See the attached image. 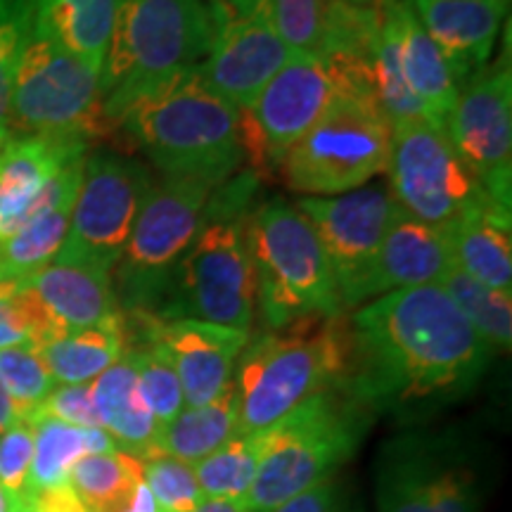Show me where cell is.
<instances>
[{
	"label": "cell",
	"mask_w": 512,
	"mask_h": 512,
	"mask_svg": "<svg viewBox=\"0 0 512 512\" xmlns=\"http://www.w3.org/2000/svg\"><path fill=\"white\" fill-rule=\"evenodd\" d=\"M349 342L342 389L368 413L406 420L463 399L494 356L441 285L403 287L363 304Z\"/></svg>",
	"instance_id": "obj_1"
},
{
	"label": "cell",
	"mask_w": 512,
	"mask_h": 512,
	"mask_svg": "<svg viewBox=\"0 0 512 512\" xmlns=\"http://www.w3.org/2000/svg\"><path fill=\"white\" fill-rule=\"evenodd\" d=\"M114 126L124 128L164 178L219 185L245 162L242 112L211 93L195 69L128 105Z\"/></svg>",
	"instance_id": "obj_2"
},
{
	"label": "cell",
	"mask_w": 512,
	"mask_h": 512,
	"mask_svg": "<svg viewBox=\"0 0 512 512\" xmlns=\"http://www.w3.org/2000/svg\"><path fill=\"white\" fill-rule=\"evenodd\" d=\"M214 10L202 0H114V22L100 72L102 112L110 124L128 105L207 57Z\"/></svg>",
	"instance_id": "obj_3"
},
{
	"label": "cell",
	"mask_w": 512,
	"mask_h": 512,
	"mask_svg": "<svg viewBox=\"0 0 512 512\" xmlns=\"http://www.w3.org/2000/svg\"><path fill=\"white\" fill-rule=\"evenodd\" d=\"M349 356L342 316L306 320L247 342L233 375L238 434L264 432L313 394L344 387Z\"/></svg>",
	"instance_id": "obj_4"
},
{
	"label": "cell",
	"mask_w": 512,
	"mask_h": 512,
	"mask_svg": "<svg viewBox=\"0 0 512 512\" xmlns=\"http://www.w3.org/2000/svg\"><path fill=\"white\" fill-rule=\"evenodd\" d=\"M256 280V306L271 330L342 316L335 273L309 219L280 197L259 204L245 221Z\"/></svg>",
	"instance_id": "obj_5"
},
{
	"label": "cell",
	"mask_w": 512,
	"mask_h": 512,
	"mask_svg": "<svg viewBox=\"0 0 512 512\" xmlns=\"http://www.w3.org/2000/svg\"><path fill=\"white\" fill-rule=\"evenodd\" d=\"M368 411L347 389L332 387L299 403L261 432V458L245 508L271 512L311 489L354 456L368 425Z\"/></svg>",
	"instance_id": "obj_6"
},
{
	"label": "cell",
	"mask_w": 512,
	"mask_h": 512,
	"mask_svg": "<svg viewBox=\"0 0 512 512\" xmlns=\"http://www.w3.org/2000/svg\"><path fill=\"white\" fill-rule=\"evenodd\" d=\"M214 188L195 178H162L152 183L114 266L112 285L124 316L159 320L171 278L200 233L204 207Z\"/></svg>",
	"instance_id": "obj_7"
},
{
	"label": "cell",
	"mask_w": 512,
	"mask_h": 512,
	"mask_svg": "<svg viewBox=\"0 0 512 512\" xmlns=\"http://www.w3.org/2000/svg\"><path fill=\"white\" fill-rule=\"evenodd\" d=\"M392 126L370 102L337 95L328 112L287 152L280 171L304 195H344L387 171Z\"/></svg>",
	"instance_id": "obj_8"
},
{
	"label": "cell",
	"mask_w": 512,
	"mask_h": 512,
	"mask_svg": "<svg viewBox=\"0 0 512 512\" xmlns=\"http://www.w3.org/2000/svg\"><path fill=\"white\" fill-rule=\"evenodd\" d=\"M247 216L204 214L200 233L176 266L159 320L195 318L249 332L256 280L245 240Z\"/></svg>",
	"instance_id": "obj_9"
},
{
	"label": "cell",
	"mask_w": 512,
	"mask_h": 512,
	"mask_svg": "<svg viewBox=\"0 0 512 512\" xmlns=\"http://www.w3.org/2000/svg\"><path fill=\"white\" fill-rule=\"evenodd\" d=\"M110 126L102 112L98 69L31 31L12 83L8 131L93 140L105 136Z\"/></svg>",
	"instance_id": "obj_10"
},
{
	"label": "cell",
	"mask_w": 512,
	"mask_h": 512,
	"mask_svg": "<svg viewBox=\"0 0 512 512\" xmlns=\"http://www.w3.org/2000/svg\"><path fill=\"white\" fill-rule=\"evenodd\" d=\"M482 479L446 434H401L377 458V512H482Z\"/></svg>",
	"instance_id": "obj_11"
},
{
	"label": "cell",
	"mask_w": 512,
	"mask_h": 512,
	"mask_svg": "<svg viewBox=\"0 0 512 512\" xmlns=\"http://www.w3.org/2000/svg\"><path fill=\"white\" fill-rule=\"evenodd\" d=\"M152 183L150 169L133 159L114 152L86 157L67 238L55 256L57 264L112 273Z\"/></svg>",
	"instance_id": "obj_12"
},
{
	"label": "cell",
	"mask_w": 512,
	"mask_h": 512,
	"mask_svg": "<svg viewBox=\"0 0 512 512\" xmlns=\"http://www.w3.org/2000/svg\"><path fill=\"white\" fill-rule=\"evenodd\" d=\"M387 174L394 202L430 226L444 228L465 211L494 202L460 162L446 128L430 119L392 128Z\"/></svg>",
	"instance_id": "obj_13"
},
{
	"label": "cell",
	"mask_w": 512,
	"mask_h": 512,
	"mask_svg": "<svg viewBox=\"0 0 512 512\" xmlns=\"http://www.w3.org/2000/svg\"><path fill=\"white\" fill-rule=\"evenodd\" d=\"M297 209L309 219L325 249L342 309L368 304L375 259L396 211L387 185H363L332 197H304Z\"/></svg>",
	"instance_id": "obj_14"
},
{
	"label": "cell",
	"mask_w": 512,
	"mask_h": 512,
	"mask_svg": "<svg viewBox=\"0 0 512 512\" xmlns=\"http://www.w3.org/2000/svg\"><path fill=\"white\" fill-rule=\"evenodd\" d=\"M458 91L446 119V136L486 195L510 209L512 74L508 60L482 67Z\"/></svg>",
	"instance_id": "obj_15"
},
{
	"label": "cell",
	"mask_w": 512,
	"mask_h": 512,
	"mask_svg": "<svg viewBox=\"0 0 512 512\" xmlns=\"http://www.w3.org/2000/svg\"><path fill=\"white\" fill-rule=\"evenodd\" d=\"M211 10L216 19L214 43L195 72L211 93L247 112L292 55L273 27L268 0H252L235 10L221 5Z\"/></svg>",
	"instance_id": "obj_16"
},
{
	"label": "cell",
	"mask_w": 512,
	"mask_h": 512,
	"mask_svg": "<svg viewBox=\"0 0 512 512\" xmlns=\"http://www.w3.org/2000/svg\"><path fill=\"white\" fill-rule=\"evenodd\" d=\"M337 95V81L323 57L292 55L247 110L252 124L242 119L245 150L256 145L259 166L280 169L287 152L328 112Z\"/></svg>",
	"instance_id": "obj_17"
},
{
	"label": "cell",
	"mask_w": 512,
	"mask_h": 512,
	"mask_svg": "<svg viewBox=\"0 0 512 512\" xmlns=\"http://www.w3.org/2000/svg\"><path fill=\"white\" fill-rule=\"evenodd\" d=\"M138 325L131 344L150 337L162 347L181 382L185 408L214 401L233 382L238 358L249 342L247 330L195 318H140Z\"/></svg>",
	"instance_id": "obj_18"
},
{
	"label": "cell",
	"mask_w": 512,
	"mask_h": 512,
	"mask_svg": "<svg viewBox=\"0 0 512 512\" xmlns=\"http://www.w3.org/2000/svg\"><path fill=\"white\" fill-rule=\"evenodd\" d=\"M91 140L60 133H10L0 150V242L46 202L62 169L86 159Z\"/></svg>",
	"instance_id": "obj_19"
},
{
	"label": "cell",
	"mask_w": 512,
	"mask_h": 512,
	"mask_svg": "<svg viewBox=\"0 0 512 512\" xmlns=\"http://www.w3.org/2000/svg\"><path fill=\"white\" fill-rule=\"evenodd\" d=\"M411 8L444 55L458 91L486 67L505 17V0H408Z\"/></svg>",
	"instance_id": "obj_20"
},
{
	"label": "cell",
	"mask_w": 512,
	"mask_h": 512,
	"mask_svg": "<svg viewBox=\"0 0 512 512\" xmlns=\"http://www.w3.org/2000/svg\"><path fill=\"white\" fill-rule=\"evenodd\" d=\"M453 266L456 261L446 230L413 219L396 204L392 223L384 233L380 254L375 259L370 302L403 287L439 285V280Z\"/></svg>",
	"instance_id": "obj_21"
},
{
	"label": "cell",
	"mask_w": 512,
	"mask_h": 512,
	"mask_svg": "<svg viewBox=\"0 0 512 512\" xmlns=\"http://www.w3.org/2000/svg\"><path fill=\"white\" fill-rule=\"evenodd\" d=\"M375 5L382 24L394 38L403 81L425 107L427 117L444 126L458 98V86L444 55L422 29L408 0H375Z\"/></svg>",
	"instance_id": "obj_22"
},
{
	"label": "cell",
	"mask_w": 512,
	"mask_h": 512,
	"mask_svg": "<svg viewBox=\"0 0 512 512\" xmlns=\"http://www.w3.org/2000/svg\"><path fill=\"white\" fill-rule=\"evenodd\" d=\"M86 159L69 164L50 185L46 202L10 238L0 242V280H24L53 264L67 238Z\"/></svg>",
	"instance_id": "obj_23"
},
{
	"label": "cell",
	"mask_w": 512,
	"mask_h": 512,
	"mask_svg": "<svg viewBox=\"0 0 512 512\" xmlns=\"http://www.w3.org/2000/svg\"><path fill=\"white\" fill-rule=\"evenodd\" d=\"M62 332L91 328L119 316L112 273L93 266L53 264L24 278Z\"/></svg>",
	"instance_id": "obj_24"
},
{
	"label": "cell",
	"mask_w": 512,
	"mask_h": 512,
	"mask_svg": "<svg viewBox=\"0 0 512 512\" xmlns=\"http://www.w3.org/2000/svg\"><path fill=\"white\" fill-rule=\"evenodd\" d=\"M453 261L460 271L491 290L510 292L512 242L510 209L484 202L444 226Z\"/></svg>",
	"instance_id": "obj_25"
},
{
	"label": "cell",
	"mask_w": 512,
	"mask_h": 512,
	"mask_svg": "<svg viewBox=\"0 0 512 512\" xmlns=\"http://www.w3.org/2000/svg\"><path fill=\"white\" fill-rule=\"evenodd\" d=\"M91 394L100 427L114 439L119 451L138 458L155 453L159 425L138 394L136 361L131 351L126 349L112 368L95 377Z\"/></svg>",
	"instance_id": "obj_26"
},
{
	"label": "cell",
	"mask_w": 512,
	"mask_h": 512,
	"mask_svg": "<svg viewBox=\"0 0 512 512\" xmlns=\"http://www.w3.org/2000/svg\"><path fill=\"white\" fill-rule=\"evenodd\" d=\"M114 0H34V29L102 72Z\"/></svg>",
	"instance_id": "obj_27"
},
{
	"label": "cell",
	"mask_w": 512,
	"mask_h": 512,
	"mask_svg": "<svg viewBox=\"0 0 512 512\" xmlns=\"http://www.w3.org/2000/svg\"><path fill=\"white\" fill-rule=\"evenodd\" d=\"M126 347L124 316L119 313L91 328L64 332L36 349L57 384H91L124 356Z\"/></svg>",
	"instance_id": "obj_28"
},
{
	"label": "cell",
	"mask_w": 512,
	"mask_h": 512,
	"mask_svg": "<svg viewBox=\"0 0 512 512\" xmlns=\"http://www.w3.org/2000/svg\"><path fill=\"white\" fill-rule=\"evenodd\" d=\"M235 434H238V396L230 382L214 401L197 408H183L174 420L159 427L152 456H169L195 465L219 451Z\"/></svg>",
	"instance_id": "obj_29"
},
{
	"label": "cell",
	"mask_w": 512,
	"mask_h": 512,
	"mask_svg": "<svg viewBox=\"0 0 512 512\" xmlns=\"http://www.w3.org/2000/svg\"><path fill=\"white\" fill-rule=\"evenodd\" d=\"M31 427H34V460L29 472V496L48 486L69 484L72 467L83 456L119 451L102 427H76L55 418H38L31 422Z\"/></svg>",
	"instance_id": "obj_30"
},
{
	"label": "cell",
	"mask_w": 512,
	"mask_h": 512,
	"mask_svg": "<svg viewBox=\"0 0 512 512\" xmlns=\"http://www.w3.org/2000/svg\"><path fill=\"white\" fill-rule=\"evenodd\" d=\"M143 479V460L131 453H93L72 467L69 486L88 512H124Z\"/></svg>",
	"instance_id": "obj_31"
},
{
	"label": "cell",
	"mask_w": 512,
	"mask_h": 512,
	"mask_svg": "<svg viewBox=\"0 0 512 512\" xmlns=\"http://www.w3.org/2000/svg\"><path fill=\"white\" fill-rule=\"evenodd\" d=\"M261 432L235 434L219 451L192 465L204 501L245 503L261 458Z\"/></svg>",
	"instance_id": "obj_32"
},
{
	"label": "cell",
	"mask_w": 512,
	"mask_h": 512,
	"mask_svg": "<svg viewBox=\"0 0 512 512\" xmlns=\"http://www.w3.org/2000/svg\"><path fill=\"white\" fill-rule=\"evenodd\" d=\"M451 302L460 313L470 320V325L479 332L494 351H508L512 344V299L510 292L491 290L475 278L460 271L458 266L448 268L439 280Z\"/></svg>",
	"instance_id": "obj_33"
},
{
	"label": "cell",
	"mask_w": 512,
	"mask_h": 512,
	"mask_svg": "<svg viewBox=\"0 0 512 512\" xmlns=\"http://www.w3.org/2000/svg\"><path fill=\"white\" fill-rule=\"evenodd\" d=\"M136 361V380L138 394L145 401L147 411L157 420L159 427L171 422L185 408L183 389L178 382V375L171 366L169 356L164 354L157 342L150 337L126 347Z\"/></svg>",
	"instance_id": "obj_34"
},
{
	"label": "cell",
	"mask_w": 512,
	"mask_h": 512,
	"mask_svg": "<svg viewBox=\"0 0 512 512\" xmlns=\"http://www.w3.org/2000/svg\"><path fill=\"white\" fill-rule=\"evenodd\" d=\"M0 382L24 422L34 418L38 406L48 399L57 384L38 349L31 344L0 349Z\"/></svg>",
	"instance_id": "obj_35"
},
{
	"label": "cell",
	"mask_w": 512,
	"mask_h": 512,
	"mask_svg": "<svg viewBox=\"0 0 512 512\" xmlns=\"http://www.w3.org/2000/svg\"><path fill=\"white\" fill-rule=\"evenodd\" d=\"M31 31L34 0H0V128H8L12 83Z\"/></svg>",
	"instance_id": "obj_36"
},
{
	"label": "cell",
	"mask_w": 512,
	"mask_h": 512,
	"mask_svg": "<svg viewBox=\"0 0 512 512\" xmlns=\"http://www.w3.org/2000/svg\"><path fill=\"white\" fill-rule=\"evenodd\" d=\"M143 460V479L162 512H192L204 503L195 470L183 460L150 456Z\"/></svg>",
	"instance_id": "obj_37"
},
{
	"label": "cell",
	"mask_w": 512,
	"mask_h": 512,
	"mask_svg": "<svg viewBox=\"0 0 512 512\" xmlns=\"http://www.w3.org/2000/svg\"><path fill=\"white\" fill-rule=\"evenodd\" d=\"M273 27L290 55H318L328 0H268Z\"/></svg>",
	"instance_id": "obj_38"
},
{
	"label": "cell",
	"mask_w": 512,
	"mask_h": 512,
	"mask_svg": "<svg viewBox=\"0 0 512 512\" xmlns=\"http://www.w3.org/2000/svg\"><path fill=\"white\" fill-rule=\"evenodd\" d=\"M34 460V427L17 422L0 434V484L27 505L29 472Z\"/></svg>",
	"instance_id": "obj_39"
},
{
	"label": "cell",
	"mask_w": 512,
	"mask_h": 512,
	"mask_svg": "<svg viewBox=\"0 0 512 512\" xmlns=\"http://www.w3.org/2000/svg\"><path fill=\"white\" fill-rule=\"evenodd\" d=\"M38 418H55L76 427H100L91 384H55L48 399L38 406L34 418L29 420V425Z\"/></svg>",
	"instance_id": "obj_40"
},
{
	"label": "cell",
	"mask_w": 512,
	"mask_h": 512,
	"mask_svg": "<svg viewBox=\"0 0 512 512\" xmlns=\"http://www.w3.org/2000/svg\"><path fill=\"white\" fill-rule=\"evenodd\" d=\"M271 512H339L337 484L332 479H325V482L311 486V489L302 491Z\"/></svg>",
	"instance_id": "obj_41"
},
{
	"label": "cell",
	"mask_w": 512,
	"mask_h": 512,
	"mask_svg": "<svg viewBox=\"0 0 512 512\" xmlns=\"http://www.w3.org/2000/svg\"><path fill=\"white\" fill-rule=\"evenodd\" d=\"M27 512H88L69 484L48 486L27 498Z\"/></svg>",
	"instance_id": "obj_42"
},
{
	"label": "cell",
	"mask_w": 512,
	"mask_h": 512,
	"mask_svg": "<svg viewBox=\"0 0 512 512\" xmlns=\"http://www.w3.org/2000/svg\"><path fill=\"white\" fill-rule=\"evenodd\" d=\"M124 512H162V508H159L155 501V496H152V491L147 489L145 479H140L136 484V489H133L131 494V501L126 503Z\"/></svg>",
	"instance_id": "obj_43"
},
{
	"label": "cell",
	"mask_w": 512,
	"mask_h": 512,
	"mask_svg": "<svg viewBox=\"0 0 512 512\" xmlns=\"http://www.w3.org/2000/svg\"><path fill=\"white\" fill-rule=\"evenodd\" d=\"M17 422H22V418H19L15 403H12L10 394L5 392L3 382H0V434H3L5 430H10V427L17 425Z\"/></svg>",
	"instance_id": "obj_44"
},
{
	"label": "cell",
	"mask_w": 512,
	"mask_h": 512,
	"mask_svg": "<svg viewBox=\"0 0 512 512\" xmlns=\"http://www.w3.org/2000/svg\"><path fill=\"white\" fill-rule=\"evenodd\" d=\"M192 512H249L245 508V503H235V501H204L197 505Z\"/></svg>",
	"instance_id": "obj_45"
},
{
	"label": "cell",
	"mask_w": 512,
	"mask_h": 512,
	"mask_svg": "<svg viewBox=\"0 0 512 512\" xmlns=\"http://www.w3.org/2000/svg\"><path fill=\"white\" fill-rule=\"evenodd\" d=\"M0 512H27V505L12 496L3 484H0Z\"/></svg>",
	"instance_id": "obj_46"
},
{
	"label": "cell",
	"mask_w": 512,
	"mask_h": 512,
	"mask_svg": "<svg viewBox=\"0 0 512 512\" xmlns=\"http://www.w3.org/2000/svg\"><path fill=\"white\" fill-rule=\"evenodd\" d=\"M252 3V0H221V8H228V10H235V8H242V5Z\"/></svg>",
	"instance_id": "obj_47"
},
{
	"label": "cell",
	"mask_w": 512,
	"mask_h": 512,
	"mask_svg": "<svg viewBox=\"0 0 512 512\" xmlns=\"http://www.w3.org/2000/svg\"><path fill=\"white\" fill-rule=\"evenodd\" d=\"M8 138H10L8 128H0V150H3V145L8 143Z\"/></svg>",
	"instance_id": "obj_48"
},
{
	"label": "cell",
	"mask_w": 512,
	"mask_h": 512,
	"mask_svg": "<svg viewBox=\"0 0 512 512\" xmlns=\"http://www.w3.org/2000/svg\"><path fill=\"white\" fill-rule=\"evenodd\" d=\"M347 3H354V5H373L375 0H347Z\"/></svg>",
	"instance_id": "obj_49"
}]
</instances>
